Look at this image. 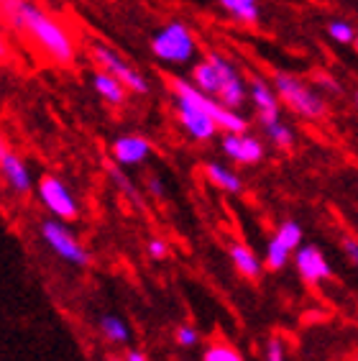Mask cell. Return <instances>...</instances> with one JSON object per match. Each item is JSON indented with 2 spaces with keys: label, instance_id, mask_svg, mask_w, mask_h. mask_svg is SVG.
Returning <instances> with one entry per match:
<instances>
[{
  "label": "cell",
  "instance_id": "obj_1",
  "mask_svg": "<svg viewBox=\"0 0 358 361\" xmlns=\"http://www.w3.org/2000/svg\"><path fill=\"white\" fill-rule=\"evenodd\" d=\"M3 13L11 21V26L31 36L54 62L59 64L75 62L72 36L64 31L62 23L54 21L49 13H44L34 0H3Z\"/></svg>",
  "mask_w": 358,
  "mask_h": 361
},
{
  "label": "cell",
  "instance_id": "obj_2",
  "mask_svg": "<svg viewBox=\"0 0 358 361\" xmlns=\"http://www.w3.org/2000/svg\"><path fill=\"white\" fill-rule=\"evenodd\" d=\"M172 90H174V97H177V100L195 105V108H200V111L207 113V116L213 118V123L218 126V128H223V131L241 133V131H246V128H248V121L243 118L241 113L226 108V105H223L218 97H213V95H207V92L197 90V87H195L190 80H185V77H174V80H172Z\"/></svg>",
  "mask_w": 358,
  "mask_h": 361
},
{
  "label": "cell",
  "instance_id": "obj_3",
  "mask_svg": "<svg viewBox=\"0 0 358 361\" xmlns=\"http://www.w3.org/2000/svg\"><path fill=\"white\" fill-rule=\"evenodd\" d=\"M152 51L159 62H164V64L185 67V64L195 62L197 42H195L192 28L182 21H169L161 31L154 34Z\"/></svg>",
  "mask_w": 358,
  "mask_h": 361
},
{
  "label": "cell",
  "instance_id": "obj_4",
  "mask_svg": "<svg viewBox=\"0 0 358 361\" xmlns=\"http://www.w3.org/2000/svg\"><path fill=\"white\" fill-rule=\"evenodd\" d=\"M271 87H274L276 97L290 105L297 116L310 121H317L325 116V100L312 90L310 85H304L300 77L290 75V72H276Z\"/></svg>",
  "mask_w": 358,
  "mask_h": 361
},
{
  "label": "cell",
  "instance_id": "obj_5",
  "mask_svg": "<svg viewBox=\"0 0 358 361\" xmlns=\"http://www.w3.org/2000/svg\"><path fill=\"white\" fill-rule=\"evenodd\" d=\"M42 238L47 241V246L54 251L56 257L69 262L75 267H87L90 254L82 243L77 241V236L64 226L62 221H44L42 223Z\"/></svg>",
  "mask_w": 358,
  "mask_h": 361
},
{
  "label": "cell",
  "instance_id": "obj_6",
  "mask_svg": "<svg viewBox=\"0 0 358 361\" xmlns=\"http://www.w3.org/2000/svg\"><path fill=\"white\" fill-rule=\"evenodd\" d=\"M207 59L213 62L215 72H218V100H221L226 108H230V111H238V108H243V103L248 100V87L246 82H243V77L238 75V70L233 67V62L230 59H226L223 54H218V51H210L207 54Z\"/></svg>",
  "mask_w": 358,
  "mask_h": 361
},
{
  "label": "cell",
  "instance_id": "obj_7",
  "mask_svg": "<svg viewBox=\"0 0 358 361\" xmlns=\"http://www.w3.org/2000/svg\"><path fill=\"white\" fill-rule=\"evenodd\" d=\"M92 56H95V62L103 67L105 72H111L116 77L118 82L123 85L128 92H136V95H146L149 92V82H146V77L131 67V64L125 62L123 56L116 54L111 47H105V44H95L92 47Z\"/></svg>",
  "mask_w": 358,
  "mask_h": 361
},
{
  "label": "cell",
  "instance_id": "obj_8",
  "mask_svg": "<svg viewBox=\"0 0 358 361\" xmlns=\"http://www.w3.org/2000/svg\"><path fill=\"white\" fill-rule=\"evenodd\" d=\"M39 200L59 221H75L80 216V205H77L75 195H72V190L59 177L44 174L42 180H39Z\"/></svg>",
  "mask_w": 358,
  "mask_h": 361
},
{
  "label": "cell",
  "instance_id": "obj_9",
  "mask_svg": "<svg viewBox=\"0 0 358 361\" xmlns=\"http://www.w3.org/2000/svg\"><path fill=\"white\" fill-rule=\"evenodd\" d=\"M302 243V226L297 221H284L276 228L274 238L266 246V267L268 269H282L290 262V254Z\"/></svg>",
  "mask_w": 358,
  "mask_h": 361
},
{
  "label": "cell",
  "instance_id": "obj_10",
  "mask_svg": "<svg viewBox=\"0 0 358 361\" xmlns=\"http://www.w3.org/2000/svg\"><path fill=\"white\" fill-rule=\"evenodd\" d=\"M297 257H295V264H297V271L302 274L304 282H310V285H320L325 279L333 277V269L328 264V259L325 254L317 246H297Z\"/></svg>",
  "mask_w": 358,
  "mask_h": 361
},
{
  "label": "cell",
  "instance_id": "obj_11",
  "mask_svg": "<svg viewBox=\"0 0 358 361\" xmlns=\"http://www.w3.org/2000/svg\"><path fill=\"white\" fill-rule=\"evenodd\" d=\"M223 152L233 161H238V164H259L264 159V144L246 131H226V136H223Z\"/></svg>",
  "mask_w": 358,
  "mask_h": 361
},
{
  "label": "cell",
  "instance_id": "obj_12",
  "mask_svg": "<svg viewBox=\"0 0 358 361\" xmlns=\"http://www.w3.org/2000/svg\"><path fill=\"white\" fill-rule=\"evenodd\" d=\"M177 118L195 141H210L218 133V126L213 123L207 113H202L200 108H195L190 103H182V100H177Z\"/></svg>",
  "mask_w": 358,
  "mask_h": 361
},
{
  "label": "cell",
  "instance_id": "obj_13",
  "mask_svg": "<svg viewBox=\"0 0 358 361\" xmlns=\"http://www.w3.org/2000/svg\"><path fill=\"white\" fill-rule=\"evenodd\" d=\"M149 154H152V144H149V139L138 136V133L118 136L113 141V157H116L121 167H136V164L149 159Z\"/></svg>",
  "mask_w": 358,
  "mask_h": 361
},
{
  "label": "cell",
  "instance_id": "obj_14",
  "mask_svg": "<svg viewBox=\"0 0 358 361\" xmlns=\"http://www.w3.org/2000/svg\"><path fill=\"white\" fill-rule=\"evenodd\" d=\"M246 87H251V90H246V92L251 95V103L256 105L261 123L282 118V116H279V97H276L274 87H271L266 80H261V77H251V82H248Z\"/></svg>",
  "mask_w": 358,
  "mask_h": 361
},
{
  "label": "cell",
  "instance_id": "obj_15",
  "mask_svg": "<svg viewBox=\"0 0 358 361\" xmlns=\"http://www.w3.org/2000/svg\"><path fill=\"white\" fill-rule=\"evenodd\" d=\"M0 174L3 180L16 195H26L34 188V180H31V169H28L26 161L18 157V154L8 152L3 159H0Z\"/></svg>",
  "mask_w": 358,
  "mask_h": 361
},
{
  "label": "cell",
  "instance_id": "obj_16",
  "mask_svg": "<svg viewBox=\"0 0 358 361\" xmlns=\"http://www.w3.org/2000/svg\"><path fill=\"white\" fill-rule=\"evenodd\" d=\"M92 87H95V92L103 97L105 103H111V105H123L125 92H128L123 85L118 82L116 77L111 75V72H105V70H100V72L92 75Z\"/></svg>",
  "mask_w": 358,
  "mask_h": 361
},
{
  "label": "cell",
  "instance_id": "obj_17",
  "mask_svg": "<svg viewBox=\"0 0 358 361\" xmlns=\"http://www.w3.org/2000/svg\"><path fill=\"white\" fill-rule=\"evenodd\" d=\"M205 174H207V180L213 182L218 190H223V192L235 195V192H241V190H243L241 177H238L233 169H228V167H223V164H218V161H210V164L205 167Z\"/></svg>",
  "mask_w": 358,
  "mask_h": 361
},
{
  "label": "cell",
  "instance_id": "obj_18",
  "mask_svg": "<svg viewBox=\"0 0 358 361\" xmlns=\"http://www.w3.org/2000/svg\"><path fill=\"white\" fill-rule=\"evenodd\" d=\"M230 262H233V267L241 271L243 277L256 279L261 274V262H259V257H256L248 246H243V243H233V246H230Z\"/></svg>",
  "mask_w": 358,
  "mask_h": 361
},
{
  "label": "cell",
  "instance_id": "obj_19",
  "mask_svg": "<svg viewBox=\"0 0 358 361\" xmlns=\"http://www.w3.org/2000/svg\"><path fill=\"white\" fill-rule=\"evenodd\" d=\"M223 6V11L233 16L235 21L241 23H256L259 21V16H261V8H259V0H218Z\"/></svg>",
  "mask_w": 358,
  "mask_h": 361
},
{
  "label": "cell",
  "instance_id": "obj_20",
  "mask_svg": "<svg viewBox=\"0 0 358 361\" xmlns=\"http://www.w3.org/2000/svg\"><path fill=\"white\" fill-rule=\"evenodd\" d=\"M264 128H266V136L271 139V144L279 146V149H290L295 144V131L282 118L268 121V123H264Z\"/></svg>",
  "mask_w": 358,
  "mask_h": 361
},
{
  "label": "cell",
  "instance_id": "obj_21",
  "mask_svg": "<svg viewBox=\"0 0 358 361\" xmlns=\"http://www.w3.org/2000/svg\"><path fill=\"white\" fill-rule=\"evenodd\" d=\"M100 331H103L105 338L113 341V343H125V341L131 338L128 326H125L121 318H116V315H103V318H100Z\"/></svg>",
  "mask_w": 358,
  "mask_h": 361
},
{
  "label": "cell",
  "instance_id": "obj_22",
  "mask_svg": "<svg viewBox=\"0 0 358 361\" xmlns=\"http://www.w3.org/2000/svg\"><path fill=\"white\" fill-rule=\"evenodd\" d=\"M328 36L340 47H348V44L356 42V28L348 21H331L328 23Z\"/></svg>",
  "mask_w": 358,
  "mask_h": 361
},
{
  "label": "cell",
  "instance_id": "obj_23",
  "mask_svg": "<svg viewBox=\"0 0 358 361\" xmlns=\"http://www.w3.org/2000/svg\"><path fill=\"white\" fill-rule=\"evenodd\" d=\"M202 361H243L241 354L235 351L233 346H226V343H215L205 351Z\"/></svg>",
  "mask_w": 358,
  "mask_h": 361
},
{
  "label": "cell",
  "instance_id": "obj_24",
  "mask_svg": "<svg viewBox=\"0 0 358 361\" xmlns=\"http://www.w3.org/2000/svg\"><path fill=\"white\" fill-rule=\"evenodd\" d=\"M111 177H113V182H116L118 188H121V192L125 195V197H131V202H141V197H138V192H136V188H133V182L128 180V177H125L123 172H121V169L118 167H113L111 169Z\"/></svg>",
  "mask_w": 358,
  "mask_h": 361
},
{
  "label": "cell",
  "instance_id": "obj_25",
  "mask_svg": "<svg viewBox=\"0 0 358 361\" xmlns=\"http://www.w3.org/2000/svg\"><path fill=\"white\" fill-rule=\"evenodd\" d=\"M174 338H177L179 346L192 348L195 343L200 341V336H197V331H195L192 326H179V328H177V334H174Z\"/></svg>",
  "mask_w": 358,
  "mask_h": 361
},
{
  "label": "cell",
  "instance_id": "obj_26",
  "mask_svg": "<svg viewBox=\"0 0 358 361\" xmlns=\"http://www.w3.org/2000/svg\"><path fill=\"white\" fill-rule=\"evenodd\" d=\"M264 361H287V356H284V343L279 338H271L266 346V359Z\"/></svg>",
  "mask_w": 358,
  "mask_h": 361
},
{
  "label": "cell",
  "instance_id": "obj_27",
  "mask_svg": "<svg viewBox=\"0 0 358 361\" xmlns=\"http://www.w3.org/2000/svg\"><path fill=\"white\" fill-rule=\"evenodd\" d=\"M166 254H169V246H166V241H161V238H152L149 241V257L152 259H166Z\"/></svg>",
  "mask_w": 358,
  "mask_h": 361
},
{
  "label": "cell",
  "instance_id": "obj_28",
  "mask_svg": "<svg viewBox=\"0 0 358 361\" xmlns=\"http://www.w3.org/2000/svg\"><path fill=\"white\" fill-rule=\"evenodd\" d=\"M343 251H345V257H348V262H353V264H356V262H358V243H356V238L345 236L343 238Z\"/></svg>",
  "mask_w": 358,
  "mask_h": 361
},
{
  "label": "cell",
  "instance_id": "obj_29",
  "mask_svg": "<svg viewBox=\"0 0 358 361\" xmlns=\"http://www.w3.org/2000/svg\"><path fill=\"white\" fill-rule=\"evenodd\" d=\"M149 192H152L154 197H159V200H164V185H161L159 177H152V180H149Z\"/></svg>",
  "mask_w": 358,
  "mask_h": 361
},
{
  "label": "cell",
  "instance_id": "obj_30",
  "mask_svg": "<svg viewBox=\"0 0 358 361\" xmlns=\"http://www.w3.org/2000/svg\"><path fill=\"white\" fill-rule=\"evenodd\" d=\"M123 361H149V356H146L144 351H138V348H131V351L125 354Z\"/></svg>",
  "mask_w": 358,
  "mask_h": 361
},
{
  "label": "cell",
  "instance_id": "obj_31",
  "mask_svg": "<svg viewBox=\"0 0 358 361\" xmlns=\"http://www.w3.org/2000/svg\"><path fill=\"white\" fill-rule=\"evenodd\" d=\"M8 152H11V149H8V141H6V136L0 133V159H3V157H6Z\"/></svg>",
  "mask_w": 358,
  "mask_h": 361
},
{
  "label": "cell",
  "instance_id": "obj_32",
  "mask_svg": "<svg viewBox=\"0 0 358 361\" xmlns=\"http://www.w3.org/2000/svg\"><path fill=\"white\" fill-rule=\"evenodd\" d=\"M8 54V49H6V44H3V39H0V56H6Z\"/></svg>",
  "mask_w": 358,
  "mask_h": 361
},
{
  "label": "cell",
  "instance_id": "obj_33",
  "mask_svg": "<svg viewBox=\"0 0 358 361\" xmlns=\"http://www.w3.org/2000/svg\"><path fill=\"white\" fill-rule=\"evenodd\" d=\"M111 361H123V359H111Z\"/></svg>",
  "mask_w": 358,
  "mask_h": 361
}]
</instances>
